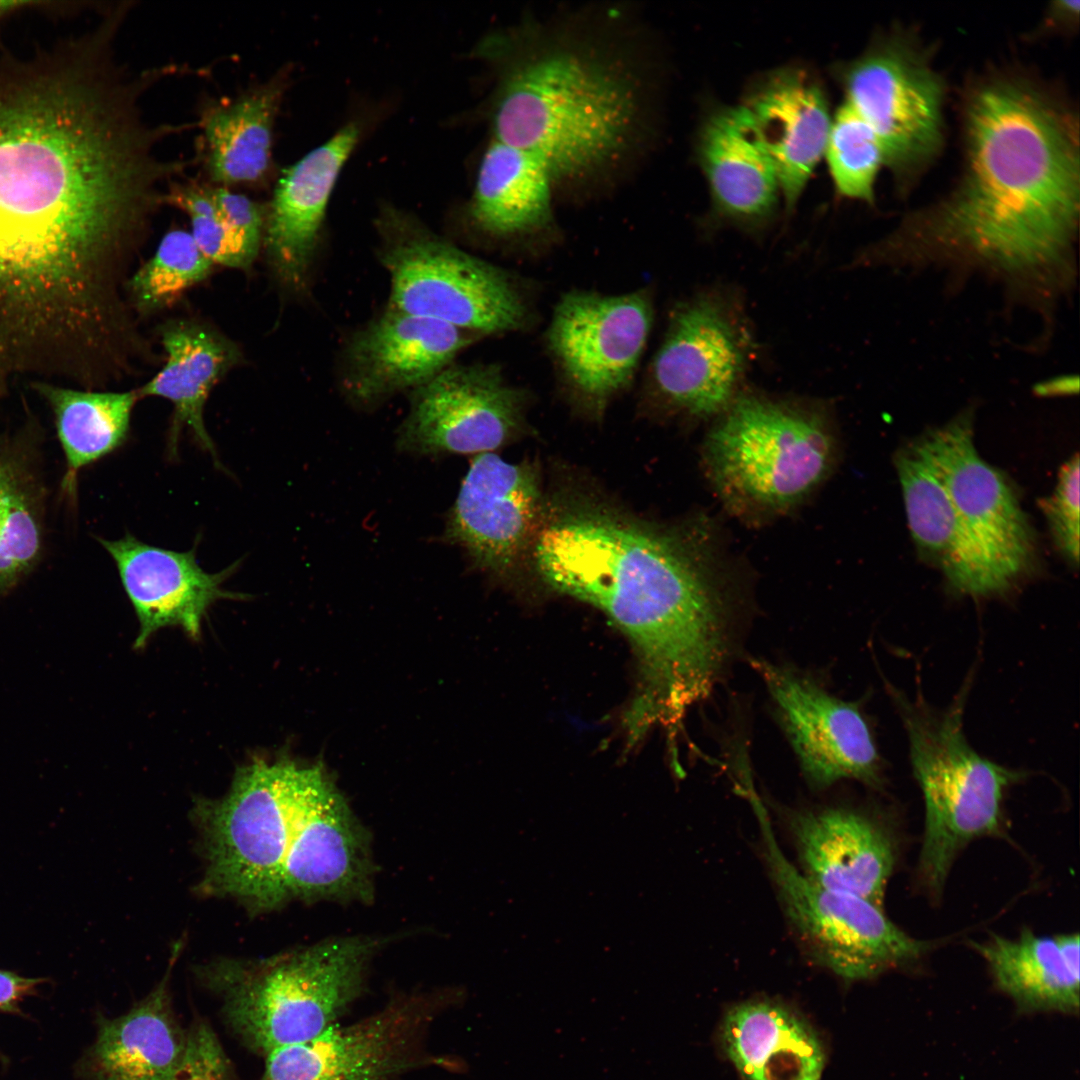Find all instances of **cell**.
I'll list each match as a JSON object with an SVG mask.
<instances>
[{
	"label": "cell",
	"mask_w": 1080,
	"mask_h": 1080,
	"mask_svg": "<svg viewBox=\"0 0 1080 1080\" xmlns=\"http://www.w3.org/2000/svg\"><path fill=\"white\" fill-rule=\"evenodd\" d=\"M30 384L52 412L66 461L62 490L72 498L80 470L127 440L137 391L81 390L44 380Z\"/></svg>",
	"instance_id": "cell-33"
},
{
	"label": "cell",
	"mask_w": 1080,
	"mask_h": 1080,
	"mask_svg": "<svg viewBox=\"0 0 1080 1080\" xmlns=\"http://www.w3.org/2000/svg\"><path fill=\"white\" fill-rule=\"evenodd\" d=\"M540 504L539 482L528 464L492 452L471 462L443 532L473 564L492 573L512 568L526 548Z\"/></svg>",
	"instance_id": "cell-19"
},
{
	"label": "cell",
	"mask_w": 1080,
	"mask_h": 1080,
	"mask_svg": "<svg viewBox=\"0 0 1080 1080\" xmlns=\"http://www.w3.org/2000/svg\"><path fill=\"white\" fill-rule=\"evenodd\" d=\"M892 696L924 799L918 875L931 896L939 898L960 850L974 839L1001 835L1004 794L1023 773L983 758L969 745L962 727V697L938 711L920 697L911 701L895 690Z\"/></svg>",
	"instance_id": "cell-7"
},
{
	"label": "cell",
	"mask_w": 1080,
	"mask_h": 1080,
	"mask_svg": "<svg viewBox=\"0 0 1080 1080\" xmlns=\"http://www.w3.org/2000/svg\"><path fill=\"white\" fill-rule=\"evenodd\" d=\"M302 767L254 760L238 769L224 798L199 807L216 890L258 908L287 900L283 866Z\"/></svg>",
	"instance_id": "cell-8"
},
{
	"label": "cell",
	"mask_w": 1080,
	"mask_h": 1080,
	"mask_svg": "<svg viewBox=\"0 0 1080 1080\" xmlns=\"http://www.w3.org/2000/svg\"><path fill=\"white\" fill-rule=\"evenodd\" d=\"M803 875L831 890L849 893L882 907L895 864V843L871 815L827 807L791 814Z\"/></svg>",
	"instance_id": "cell-23"
},
{
	"label": "cell",
	"mask_w": 1080,
	"mask_h": 1080,
	"mask_svg": "<svg viewBox=\"0 0 1080 1080\" xmlns=\"http://www.w3.org/2000/svg\"><path fill=\"white\" fill-rule=\"evenodd\" d=\"M847 102L873 129L885 164L909 168L935 152L941 137L942 86L903 48H874L845 65Z\"/></svg>",
	"instance_id": "cell-17"
},
{
	"label": "cell",
	"mask_w": 1080,
	"mask_h": 1080,
	"mask_svg": "<svg viewBox=\"0 0 1080 1080\" xmlns=\"http://www.w3.org/2000/svg\"><path fill=\"white\" fill-rule=\"evenodd\" d=\"M750 115L775 169L787 212H792L825 153L832 118L816 77L800 66L768 72L741 104Z\"/></svg>",
	"instance_id": "cell-21"
},
{
	"label": "cell",
	"mask_w": 1080,
	"mask_h": 1080,
	"mask_svg": "<svg viewBox=\"0 0 1080 1080\" xmlns=\"http://www.w3.org/2000/svg\"><path fill=\"white\" fill-rule=\"evenodd\" d=\"M366 833L320 764L303 766L283 866L287 899L361 900L373 895Z\"/></svg>",
	"instance_id": "cell-15"
},
{
	"label": "cell",
	"mask_w": 1080,
	"mask_h": 1080,
	"mask_svg": "<svg viewBox=\"0 0 1080 1080\" xmlns=\"http://www.w3.org/2000/svg\"><path fill=\"white\" fill-rule=\"evenodd\" d=\"M1079 467L1076 453L1061 467L1053 494L1040 501L1055 544L1075 567L1079 563Z\"/></svg>",
	"instance_id": "cell-38"
},
{
	"label": "cell",
	"mask_w": 1080,
	"mask_h": 1080,
	"mask_svg": "<svg viewBox=\"0 0 1080 1080\" xmlns=\"http://www.w3.org/2000/svg\"><path fill=\"white\" fill-rule=\"evenodd\" d=\"M1077 377L1064 376L1054 378L1037 386L1036 392L1040 395L1070 394L1078 391Z\"/></svg>",
	"instance_id": "cell-43"
},
{
	"label": "cell",
	"mask_w": 1080,
	"mask_h": 1080,
	"mask_svg": "<svg viewBox=\"0 0 1080 1080\" xmlns=\"http://www.w3.org/2000/svg\"><path fill=\"white\" fill-rule=\"evenodd\" d=\"M917 441L969 537L1008 590L1031 564L1034 535L1006 479L976 450L971 415L957 416Z\"/></svg>",
	"instance_id": "cell-13"
},
{
	"label": "cell",
	"mask_w": 1080,
	"mask_h": 1080,
	"mask_svg": "<svg viewBox=\"0 0 1080 1080\" xmlns=\"http://www.w3.org/2000/svg\"><path fill=\"white\" fill-rule=\"evenodd\" d=\"M135 88L80 36L0 57L2 368L96 351L123 325V277L171 172Z\"/></svg>",
	"instance_id": "cell-1"
},
{
	"label": "cell",
	"mask_w": 1080,
	"mask_h": 1080,
	"mask_svg": "<svg viewBox=\"0 0 1080 1080\" xmlns=\"http://www.w3.org/2000/svg\"><path fill=\"white\" fill-rule=\"evenodd\" d=\"M112 557L140 628L135 647L157 630L176 626L198 638L208 609L219 599L241 598L222 588L234 566L208 573L194 550L173 551L144 543L131 534L117 540L98 538Z\"/></svg>",
	"instance_id": "cell-22"
},
{
	"label": "cell",
	"mask_w": 1080,
	"mask_h": 1080,
	"mask_svg": "<svg viewBox=\"0 0 1080 1080\" xmlns=\"http://www.w3.org/2000/svg\"><path fill=\"white\" fill-rule=\"evenodd\" d=\"M171 1080H234L231 1063L204 1019L196 1018L187 1029L185 1051Z\"/></svg>",
	"instance_id": "cell-39"
},
{
	"label": "cell",
	"mask_w": 1080,
	"mask_h": 1080,
	"mask_svg": "<svg viewBox=\"0 0 1080 1080\" xmlns=\"http://www.w3.org/2000/svg\"><path fill=\"white\" fill-rule=\"evenodd\" d=\"M753 338L737 298L711 289L680 304L651 367L670 409L694 419L722 414L740 394Z\"/></svg>",
	"instance_id": "cell-11"
},
{
	"label": "cell",
	"mask_w": 1080,
	"mask_h": 1080,
	"mask_svg": "<svg viewBox=\"0 0 1080 1080\" xmlns=\"http://www.w3.org/2000/svg\"><path fill=\"white\" fill-rule=\"evenodd\" d=\"M554 190L538 158L492 138L479 165L470 214L494 236L537 232L552 222Z\"/></svg>",
	"instance_id": "cell-31"
},
{
	"label": "cell",
	"mask_w": 1080,
	"mask_h": 1080,
	"mask_svg": "<svg viewBox=\"0 0 1080 1080\" xmlns=\"http://www.w3.org/2000/svg\"><path fill=\"white\" fill-rule=\"evenodd\" d=\"M39 978H27L0 970V1012H16L18 1004L41 983Z\"/></svg>",
	"instance_id": "cell-41"
},
{
	"label": "cell",
	"mask_w": 1080,
	"mask_h": 1080,
	"mask_svg": "<svg viewBox=\"0 0 1080 1080\" xmlns=\"http://www.w3.org/2000/svg\"><path fill=\"white\" fill-rule=\"evenodd\" d=\"M81 3L52 0H0V22L26 12L64 15L79 10Z\"/></svg>",
	"instance_id": "cell-42"
},
{
	"label": "cell",
	"mask_w": 1080,
	"mask_h": 1080,
	"mask_svg": "<svg viewBox=\"0 0 1080 1080\" xmlns=\"http://www.w3.org/2000/svg\"><path fill=\"white\" fill-rule=\"evenodd\" d=\"M696 150L714 214L750 231L768 224L781 192L747 110L741 104L714 109L699 129Z\"/></svg>",
	"instance_id": "cell-24"
},
{
	"label": "cell",
	"mask_w": 1080,
	"mask_h": 1080,
	"mask_svg": "<svg viewBox=\"0 0 1080 1080\" xmlns=\"http://www.w3.org/2000/svg\"><path fill=\"white\" fill-rule=\"evenodd\" d=\"M377 941L342 937L259 961L206 968L224 1022L247 1049L265 1057L341 1023L364 991Z\"/></svg>",
	"instance_id": "cell-5"
},
{
	"label": "cell",
	"mask_w": 1080,
	"mask_h": 1080,
	"mask_svg": "<svg viewBox=\"0 0 1080 1080\" xmlns=\"http://www.w3.org/2000/svg\"><path fill=\"white\" fill-rule=\"evenodd\" d=\"M960 189L921 225L881 244L883 259L972 267L1033 300L1056 299L1074 277L1079 153L1072 126L1037 91L992 82L967 111Z\"/></svg>",
	"instance_id": "cell-2"
},
{
	"label": "cell",
	"mask_w": 1080,
	"mask_h": 1080,
	"mask_svg": "<svg viewBox=\"0 0 1080 1080\" xmlns=\"http://www.w3.org/2000/svg\"><path fill=\"white\" fill-rule=\"evenodd\" d=\"M752 664L777 705L810 784L826 788L842 779L882 784L875 743L856 705L785 668L760 660Z\"/></svg>",
	"instance_id": "cell-18"
},
{
	"label": "cell",
	"mask_w": 1080,
	"mask_h": 1080,
	"mask_svg": "<svg viewBox=\"0 0 1080 1080\" xmlns=\"http://www.w3.org/2000/svg\"><path fill=\"white\" fill-rule=\"evenodd\" d=\"M359 139L351 122L287 169L279 179L265 227V247L277 276L301 287L314 255L336 179Z\"/></svg>",
	"instance_id": "cell-25"
},
{
	"label": "cell",
	"mask_w": 1080,
	"mask_h": 1080,
	"mask_svg": "<svg viewBox=\"0 0 1080 1080\" xmlns=\"http://www.w3.org/2000/svg\"><path fill=\"white\" fill-rule=\"evenodd\" d=\"M494 139L547 168L554 189L610 178L649 131L646 82L624 51L574 28L531 24L494 37Z\"/></svg>",
	"instance_id": "cell-4"
},
{
	"label": "cell",
	"mask_w": 1080,
	"mask_h": 1080,
	"mask_svg": "<svg viewBox=\"0 0 1080 1080\" xmlns=\"http://www.w3.org/2000/svg\"><path fill=\"white\" fill-rule=\"evenodd\" d=\"M211 195L223 224L257 254L264 229L261 208L245 195L226 187L211 189Z\"/></svg>",
	"instance_id": "cell-40"
},
{
	"label": "cell",
	"mask_w": 1080,
	"mask_h": 1080,
	"mask_svg": "<svg viewBox=\"0 0 1080 1080\" xmlns=\"http://www.w3.org/2000/svg\"><path fill=\"white\" fill-rule=\"evenodd\" d=\"M723 1048L746 1080H821L823 1047L792 1009L767 999L740 1003L721 1027Z\"/></svg>",
	"instance_id": "cell-28"
},
{
	"label": "cell",
	"mask_w": 1080,
	"mask_h": 1080,
	"mask_svg": "<svg viewBox=\"0 0 1080 1080\" xmlns=\"http://www.w3.org/2000/svg\"><path fill=\"white\" fill-rule=\"evenodd\" d=\"M453 1000L448 991L394 997L358 1020L270 1052L260 1080H402L426 1069L456 1071L454 1057L430 1047L432 1028Z\"/></svg>",
	"instance_id": "cell-9"
},
{
	"label": "cell",
	"mask_w": 1080,
	"mask_h": 1080,
	"mask_svg": "<svg viewBox=\"0 0 1080 1080\" xmlns=\"http://www.w3.org/2000/svg\"><path fill=\"white\" fill-rule=\"evenodd\" d=\"M468 332L389 308L357 332L346 350V393L361 406L416 389L469 343Z\"/></svg>",
	"instance_id": "cell-20"
},
{
	"label": "cell",
	"mask_w": 1080,
	"mask_h": 1080,
	"mask_svg": "<svg viewBox=\"0 0 1080 1080\" xmlns=\"http://www.w3.org/2000/svg\"><path fill=\"white\" fill-rule=\"evenodd\" d=\"M824 155L839 195L873 202L884 153L873 129L847 102L832 118Z\"/></svg>",
	"instance_id": "cell-36"
},
{
	"label": "cell",
	"mask_w": 1080,
	"mask_h": 1080,
	"mask_svg": "<svg viewBox=\"0 0 1080 1080\" xmlns=\"http://www.w3.org/2000/svg\"><path fill=\"white\" fill-rule=\"evenodd\" d=\"M652 323L648 298L574 291L557 304L549 346L568 383L601 404L631 382Z\"/></svg>",
	"instance_id": "cell-16"
},
{
	"label": "cell",
	"mask_w": 1080,
	"mask_h": 1080,
	"mask_svg": "<svg viewBox=\"0 0 1080 1080\" xmlns=\"http://www.w3.org/2000/svg\"><path fill=\"white\" fill-rule=\"evenodd\" d=\"M895 465L909 529L921 555L962 594L981 597L1004 592L917 440L896 453Z\"/></svg>",
	"instance_id": "cell-26"
},
{
	"label": "cell",
	"mask_w": 1080,
	"mask_h": 1080,
	"mask_svg": "<svg viewBox=\"0 0 1080 1080\" xmlns=\"http://www.w3.org/2000/svg\"><path fill=\"white\" fill-rule=\"evenodd\" d=\"M160 334L165 364L136 390L137 395L161 397L173 404L170 442L174 446L181 429L187 428L199 445L214 455L203 411L212 388L240 360V351L215 330L191 320L168 322Z\"/></svg>",
	"instance_id": "cell-29"
},
{
	"label": "cell",
	"mask_w": 1080,
	"mask_h": 1080,
	"mask_svg": "<svg viewBox=\"0 0 1080 1080\" xmlns=\"http://www.w3.org/2000/svg\"><path fill=\"white\" fill-rule=\"evenodd\" d=\"M704 444L716 492L735 512L774 516L804 500L829 475L836 440L823 408L806 401L739 394Z\"/></svg>",
	"instance_id": "cell-6"
},
{
	"label": "cell",
	"mask_w": 1080,
	"mask_h": 1080,
	"mask_svg": "<svg viewBox=\"0 0 1080 1080\" xmlns=\"http://www.w3.org/2000/svg\"><path fill=\"white\" fill-rule=\"evenodd\" d=\"M283 90L282 80H272L205 111L201 126L213 181L223 185L249 183L266 173Z\"/></svg>",
	"instance_id": "cell-34"
},
{
	"label": "cell",
	"mask_w": 1080,
	"mask_h": 1080,
	"mask_svg": "<svg viewBox=\"0 0 1080 1080\" xmlns=\"http://www.w3.org/2000/svg\"><path fill=\"white\" fill-rule=\"evenodd\" d=\"M32 441H0V597L39 564L45 546L46 489Z\"/></svg>",
	"instance_id": "cell-32"
},
{
	"label": "cell",
	"mask_w": 1080,
	"mask_h": 1080,
	"mask_svg": "<svg viewBox=\"0 0 1080 1080\" xmlns=\"http://www.w3.org/2000/svg\"><path fill=\"white\" fill-rule=\"evenodd\" d=\"M412 392L396 440L401 452L422 456L491 452L522 424V394L495 366L450 364Z\"/></svg>",
	"instance_id": "cell-14"
},
{
	"label": "cell",
	"mask_w": 1080,
	"mask_h": 1080,
	"mask_svg": "<svg viewBox=\"0 0 1080 1080\" xmlns=\"http://www.w3.org/2000/svg\"><path fill=\"white\" fill-rule=\"evenodd\" d=\"M535 560L547 584L600 609L632 642L641 682L631 713L674 725L709 694L727 640L718 567L705 541L576 516L541 533Z\"/></svg>",
	"instance_id": "cell-3"
},
{
	"label": "cell",
	"mask_w": 1080,
	"mask_h": 1080,
	"mask_svg": "<svg viewBox=\"0 0 1080 1080\" xmlns=\"http://www.w3.org/2000/svg\"><path fill=\"white\" fill-rule=\"evenodd\" d=\"M971 946L988 964L999 989L1021 1008L1078 1011V934L1050 937L1025 930L1016 939L992 934Z\"/></svg>",
	"instance_id": "cell-30"
},
{
	"label": "cell",
	"mask_w": 1080,
	"mask_h": 1080,
	"mask_svg": "<svg viewBox=\"0 0 1080 1080\" xmlns=\"http://www.w3.org/2000/svg\"><path fill=\"white\" fill-rule=\"evenodd\" d=\"M186 1041L166 976L126 1013L101 1019L86 1056L87 1073L92 1080H171Z\"/></svg>",
	"instance_id": "cell-27"
},
{
	"label": "cell",
	"mask_w": 1080,
	"mask_h": 1080,
	"mask_svg": "<svg viewBox=\"0 0 1080 1080\" xmlns=\"http://www.w3.org/2000/svg\"><path fill=\"white\" fill-rule=\"evenodd\" d=\"M163 201L183 210L191 220V236L201 253L213 264L247 269L256 253L223 224L211 189L197 185L172 186Z\"/></svg>",
	"instance_id": "cell-37"
},
{
	"label": "cell",
	"mask_w": 1080,
	"mask_h": 1080,
	"mask_svg": "<svg viewBox=\"0 0 1080 1080\" xmlns=\"http://www.w3.org/2000/svg\"><path fill=\"white\" fill-rule=\"evenodd\" d=\"M213 265L190 233L174 230L162 238L154 255L126 282V288L138 311L154 312L172 305L186 290L202 282Z\"/></svg>",
	"instance_id": "cell-35"
},
{
	"label": "cell",
	"mask_w": 1080,
	"mask_h": 1080,
	"mask_svg": "<svg viewBox=\"0 0 1080 1080\" xmlns=\"http://www.w3.org/2000/svg\"><path fill=\"white\" fill-rule=\"evenodd\" d=\"M392 308L464 331L520 328L524 303L497 267L422 232L404 235L382 253Z\"/></svg>",
	"instance_id": "cell-12"
},
{
	"label": "cell",
	"mask_w": 1080,
	"mask_h": 1080,
	"mask_svg": "<svg viewBox=\"0 0 1080 1080\" xmlns=\"http://www.w3.org/2000/svg\"><path fill=\"white\" fill-rule=\"evenodd\" d=\"M754 808L785 916L816 964L847 981L866 980L910 965L933 947L906 934L872 902L809 880L783 855L759 803Z\"/></svg>",
	"instance_id": "cell-10"
}]
</instances>
